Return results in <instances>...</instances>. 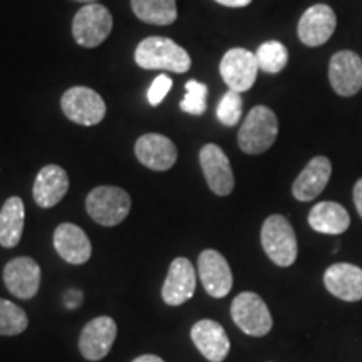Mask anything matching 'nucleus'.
Returning <instances> with one entry per match:
<instances>
[{
	"label": "nucleus",
	"mask_w": 362,
	"mask_h": 362,
	"mask_svg": "<svg viewBox=\"0 0 362 362\" xmlns=\"http://www.w3.org/2000/svg\"><path fill=\"white\" fill-rule=\"evenodd\" d=\"M136 64L143 69H163L183 74L192 67V57L175 40L166 37H148L134 51Z\"/></svg>",
	"instance_id": "1"
},
{
	"label": "nucleus",
	"mask_w": 362,
	"mask_h": 362,
	"mask_svg": "<svg viewBox=\"0 0 362 362\" xmlns=\"http://www.w3.org/2000/svg\"><path fill=\"white\" fill-rule=\"evenodd\" d=\"M279 134L275 112L267 106H255L240 126L238 146L247 155H262L270 149Z\"/></svg>",
	"instance_id": "2"
},
{
	"label": "nucleus",
	"mask_w": 362,
	"mask_h": 362,
	"mask_svg": "<svg viewBox=\"0 0 362 362\" xmlns=\"http://www.w3.org/2000/svg\"><path fill=\"white\" fill-rule=\"evenodd\" d=\"M262 247L279 267H291L297 260V238L291 221L284 215H270L262 226Z\"/></svg>",
	"instance_id": "3"
},
{
	"label": "nucleus",
	"mask_w": 362,
	"mask_h": 362,
	"mask_svg": "<svg viewBox=\"0 0 362 362\" xmlns=\"http://www.w3.org/2000/svg\"><path fill=\"white\" fill-rule=\"evenodd\" d=\"M86 210L96 223L116 226L129 215L131 198L123 188L98 187L86 198Z\"/></svg>",
	"instance_id": "4"
},
{
	"label": "nucleus",
	"mask_w": 362,
	"mask_h": 362,
	"mask_svg": "<svg viewBox=\"0 0 362 362\" xmlns=\"http://www.w3.org/2000/svg\"><path fill=\"white\" fill-rule=\"evenodd\" d=\"M112 30V16L110 8L101 4H86L76 12L72 21V35L83 47L93 49L110 37Z\"/></svg>",
	"instance_id": "5"
},
{
	"label": "nucleus",
	"mask_w": 362,
	"mask_h": 362,
	"mask_svg": "<svg viewBox=\"0 0 362 362\" xmlns=\"http://www.w3.org/2000/svg\"><path fill=\"white\" fill-rule=\"evenodd\" d=\"M232 319L238 325L240 330L247 336L262 337L272 330L274 320H272L270 310L260 296L255 292H242L233 298L232 302Z\"/></svg>",
	"instance_id": "6"
},
{
	"label": "nucleus",
	"mask_w": 362,
	"mask_h": 362,
	"mask_svg": "<svg viewBox=\"0 0 362 362\" xmlns=\"http://www.w3.org/2000/svg\"><path fill=\"white\" fill-rule=\"evenodd\" d=\"M62 112L72 123L81 126L99 124L106 116V103L96 90L76 86L67 89L61 99Z\"/></svg>",
	"instance_id": "7"
},
{
	"label": "nucleus",
	"mask_w": 362,
	"mask_h": 362,
	"mask_svg": "<svg viewBox=\"0 0 362 362\" xmlns=\"http://www.w3.org/2000/svg\"><path fill=\"white\" fill-rule=\"evenodd\" d=\"M259 69L255 54L242 47L230 49L220 62V74L225 84L237 93H245L255 84Z\"/></svg>",
	"instance_id": "8"
},
{
	"label": "nucleus",
	"mask_w": 362,
	"mask_h": 362,
	"mask_svg": "<svg viewBox=\"0 0 362 362\" xmlns=\"http://www.w3.org/2000/svg\"><path fill=\"white\" fill-rule=\"evenodd\" d=\"M117 336V325L111 317L101 315L84 325L79 336V351L84 359L101 361L110 354Z\"/></svg>",
	"instance_id": "9"
},
{
	"label": "nucleus",
	"mask_w": 362,
	"mask_h": 362,
	"mask_svg": "<svg viewBox=\"0 0 362 362\" xmlns=\"http://www.w3.org/2000/svg\"><path fill=\"white\" fill-rule=\"evenodd\" d=\"M200 166L211 192L226 197L233 192L235 178L232 165L223 149L216 144H205L200 151Z\"/></svg>",
	"instance_id": "10"
},
{
	"label": "nucleus",
	"mask_w": 362,
	"mask_h": 362,
	"mask_svg": "<svg viewBox=\"0 0 362 362\" xmlns=\"http://www.w3.org/2000/svg\"><path fill=\"white\" fill-rule=\"evenodd\" d=\"M329 81L339 96L351 98L362 88V61L356 52L334 54L329 64Z\"/></svg>",
	"instance_id": "11"
},
{
	"label": "nucleus",
	"mask_w": 362,
	"mask_h": 362,
	"mask_svg": "<svg viewBox=\"0 0 362 362\" xmlns=\"http://www.w3.org/2000/svg\"><path fill=\"white\" fill-rule=\"evenodd\" d=\"M198 275L211 297L228 296L233 287V275L228 262L220 252L203 250L198 257Z\"/></svg>",
	"instance_id": "12"
},
{
	"label": "nucleus",
	"mask_w": 362,
	"mask_h": 362,
	"mask_svg": "<svg viewBox=\"0 0 362 362\" xmlns=\"http://www.w3.org/2000/svg\"><path fill=\"white\" fill-rule=\"evenodd\" d=\"M194 288H197V272L193 264L185 257H178L171 262L168 275L163 284V300L171 307L183 305L194 296Z\"/></svg>",
	"instance_id": "13"
},
{
	"label": "nucleus",
	"mask_w": 362,
	"mask_h": 362,
	"mask_svg": "<svg viewBox=\"0 0 362 362\" xmlns=\"http://www.w3.org/2000/svg\"><path fill=\"white\" fill-rule=\"evenodd\" d=\"M7 291L22 300L37 296L40 287V267L30 257H17L4 267Z\"/></svg>",
	"instance_id": "14"
},
{
	"label": "nucleus",
	"mask_w": 362,
	"mask_h": 362,
	"mask_svg": "<svg viewBox=\"0 0 362 362\" xmlns=\"http://www.w3.org/2000/svg\"><path fill=\"white\" fill-rule=\"evenodd\" d=\"M337 27L336 12L325 4H317L304 12L297 25L298 39L309 47H319L327 42Z\"/></svg>",
	"instance_id": "15"
},
{
	"label": "nucleus",
	"mask_w": 362,
	"mask_h": 362,
	"mask_svg": "<svg viewBox=\"0 0 362 362\" xmlns=\"http://www.w3.org/2000/svg\"><path fill=\"white\" fill-rule=\"evenodd\" d=\"M134 155L146 168L153 171H166L173 168L178 160V149L166 136L148 133L136 141Z\"/></svg>",
	"instance_id": "16"
},
{
	"label": "nucleus",
	"mask_w": 362,
	"mask_h": 362,
	"mask_svg": "<svg viewBox=\"0 0 362 362\" xmlns=\"http://www.w3.org/2000/svg\"><path fill=\"white\" fill-rule=\"evenodd\" d=\"M54 248L62 260L71 265H83L90 259L93 245L81 226L61 223L54 232Z\"/></svg>",
	"instance_id": "17"
},
{
	"label": "nucleus",
	"mask_w": 362,
	"mask_h": 362,
	"mask_svg": "<svg viewBox=\"0 0 362 362\" xmlns=\"http://www.w3.org/2000/svg\"><path fill=\"white\" fill-rule=\"evenodd\" d=\"M192 341L210 362H223L230 352V339L225 329L215 320H198L192 327Z\"/></svg>",
	"instance_id": "18"
},
{
	"label": "nucleus",
	"mask_w": 362,
	"mask_h": 362,
	"mask_svg": "<svg viewBox=\"0 0 362 362\" xmlns=\"http://www.w3.org/2000/svg\"><path fill=\"white\" fill-rule=\"evenodd\" d=\"M330 175H332V165L329 158L315 156L309 161V165L300 171L297 180L293 181L292 194L298 202H310L319 197L327 187Z\"/></svg>",
	"instance_id": "19"
},
{
	"label": "nucleus",
	"mask_w": 362,
	"mask_h": 362,
	"mask_svg": "<svg viewBox=\"0 0 362 362\" xmlns=\"http://www.w3.org/2000/svg\"><path fill=\"white\" fill-rule=\"evenodd\" d=\"M325 288L346 302L362 298V269L352 264H334L324 274Z\"/></svg>",
	"instance_id": "20"
},
{
	"label": "nucleus",
	"mask_w": 362,
	"mask_h": 362,
	"mask_svg": "<svg viewBox=\"0 0 362 362\" xmlns=\"http://www.w3.org/2000/svg\"><path fill=\"white\" fill-rule=\"evenodd\" d=\"M69 189V176L64 168L57 165H47L39 171L34 183V200L40 208L56 206Z\"/></svg>",
	"instance_id": "21"
},
{
	"label": "nucleus",
	"mask_w": 362,
	"mask_h": 362,
	"mask_svg": "<svg viewBox=\"0 0 362 362\" xmlns=\"http://www.w3.org/2000/svg\"><path fill=\"white\" fill-rule=\"evenodd\" d=\"M309 225L319 233L341 235L349 228L351 216L336 202H320L310 210Z\"/></svg>",
	"instance_id": "22"
},
{
	"label": "nucleus",
	"mask_w": 362,
	"mask_h": 362,
	"mask_svg": "<svg viewBox=\"0 0 362 362\" xmlns=\"http://www.w3.org/2000/svg\"><path fill=\"white\" fill-rule=\"evenodd\" d=\"M25 206L19 197H11L0 210V245L13 248L19 245L24 233Z\"/></svg>",
	"instance_id": "23"
},
{
	"label": "nucleus",
	"mask_w": 362,
	"mask_h": 362,
	"mask_svg": "<svg viewBox=\"0 0 362 362\" xmlns=\"http://www.w3.org/2000/svg\"><path fill=\"white\" fill-rule=\"evenodd\" d=\"M134 16L151 25H170L178 17L176 0H131Z\"/></svg>",
	"instance_id": "24"
},
{
	"label": "nucleus",
	"mask_w": 362,
	"mask_h": 362,
	"mask_svg": "<svg viewBox=\"0 0 362 362\" xmlns=\"http://www.w3.org/2000/svg\"><path fill=\"white\" fill-rule=\"evenodd\" d=\"M255 57L262 71L269 72V74H277L287 66L288 51L279 40H269L260 45L259 51L255 52Z\"/></svg>",
	"instance_id": "25"
},
{
	"label": "nucleus",
	"mask_w": 362,
	"mask_h": 362,
	"mask_svg": "<svg viewBox=\"0 0 362 362\" xmlns=\"http://www.w3.org/2000/svg\"><path fill=\"white\" fill-rule=\"evenodd\" d=\"M29 325L24 309L6 298H0V336H19Z\"/></svg>",
	"instance_id": "26"
},
{
	"label": "nucleus",
	"mask_w": 362,
	"mask_h": 362,
	"mask_svg": "<svg viewBox=\"0 0 362 362\" xmlns=\"http://www.w3.org/2000/svg\"><path fill=\"white\" fill-rule=\"evenodd\" d=\"M187 96L181 101V111L188 112L193 116H202L206 111V96L208 88L206 84L198 83V81H188L187 86Z\"/></svg>",
	"instance_id": "27"
},
{
	"label": "nucleus",
	"mask_w": 362,
	"mask_h": 362,
	"mask_svg": "<svg viewBox=\"0 0 362 362\" xmlns=\"http://www.w3.org/2000/svg\"><path fill=\"white\" fill-rule=\"evenodd\" d=\"M242 96L237 90L230 89L228 93L221 98L218 103V107H216V116H218L220 123L225 126H235L242 117Z\"/></svg>",
	"instance_id": "28"
},
{
	"label": "nucleus",
	"mask_w": 362,
	"mask_h": 362,
	"mask_svg": "<svg viewBox=\"0 0 362 362\" xmlns=\"http://www.w3.org/2000/svg\"><path fill=\"white\" fill-rule=\"evenodd\" d=\"M171 86H173V81H171L168 76L166 74L158 76L148 89V103L151 104V106H158V104H161L163 99L166 98V94L170 93Z\"/></svg>",
	"instance_id": "29"
},
{
	"label": "nucleus",
	"mask_w": 362,
	"mask_h": 362,
	"mask_svg": "<svg viewBox=\"0 0 362 362\" xmlns=\"http://www.w3.org/2000/svg\"><path fill=\"white\" fill-rule=\"evenodd\" d=\"M81 302H83V293H81L79 291L66 292L64 304H66L67 309H76V307H79Z\"/></svg>",
	"instance_id": "30"
},
{
	"label": "nucleus",
	"mask_w": 362,
	"mask_h": 362,
	"mask_svg": "<svg viewBox=\"0 0 362 362\" xmlns=\"http://www.w3.org/2000/svg\"><path fill=\"white\" fill-rule=\"evenodd\" d=\"M354 205H356L357 211H359V215L362 218V178L357 181L356 187H354Z\"/></svg>",
	"instance_id": "31"
},
{
	"label": "nucleus",
	"mask_w": 362,
	"mask_h": 362,
	"mask_svg": "<svg viewBox=\"0 0 362 362\" xmlns=\"http://www.w3.org/2000/svg\"><path fill=\"white\" fill-rule=\"evenodd\" d=\"M215 2L221 4L225 7H232V8H240V7H247L252 0H215Z\"/></svg>",
	"instance_id": "32"
},
{
	"label": "nucleus",
	"mask_w": 362,
	"mask_h": 362,
	"mask_svg": "<svg viewBox=\"0 0 362 362\" xmlns=\"http://www.w3.org/2000/svg\"><path fill=\"white\" fill-rule=\"evenodd\" d=\"M133 362H165L161 359L160 356H155V354H144V356H139L136 357Z\"/></svg>",
	"instance_id": "33"
},
{
	"label": "nucleus",
	"mask_w": 362,
	"mask_h": 362,
	"mask_svg": "<svg viewBox=\"0 0 362 362\" xmlns=\"http://www.w3.org/2000/svg\"><path fill=\"white\" fill-rule=\"evenodd\" d=\"M76 2H83V4H94V2H98V0H76Z\"/></svg>",
	"instance_id": "34"
}]
</instances>
